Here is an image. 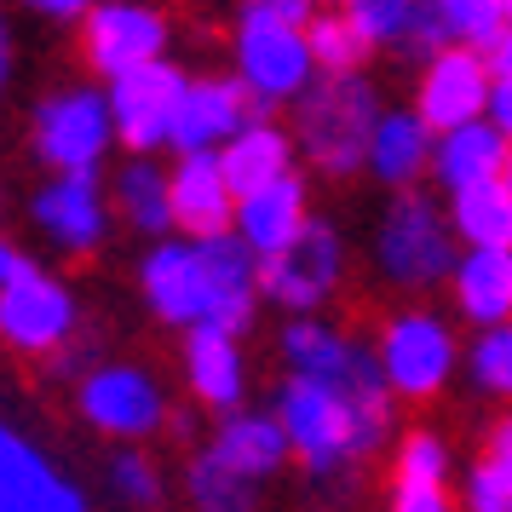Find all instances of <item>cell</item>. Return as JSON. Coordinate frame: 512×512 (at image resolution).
Masks as SVG:
<instances>
[{
	"label": "cell",
	"instance_id": "1",
	"mask_svg": "<svg viewBox=\"0 0 512 512\" xmlns=\"http://www.w3.org/2000/svg\"><path fill=\"white\" fill-rule=\"evenodd\" d=\"M277 420H282V432H288V449L311 472H334V466H346V461H363L374 443L386 438L392 409L351 403L346 392H334L323 380L294 374L277 392Z\"/></svg>",
	"mask_w": 512,
	"mask_h": 512
},
{
	"label": "cell",
	"instance_id": "2",
	"mask_svg": "<svg viewBox=\"0 0 512 512\" xmlns=\"http://www.w3.org/2000/svg\"><path fill=\"white\" fill-rule=\"evenodd\" d=\"M294 127H300L305 156L323 167L328 179H346L369 162L374 127H380V98L363 75H323L300 93Z\"/></svg>",
	"mask_w": 512,
	"mask_h": 512
},
{
	"label": "cell",
	"instance_id": "3",
	"mask_svg": "<svg viewBox=\"0 0 512 512\" xmlns=\"http://www.w3.org/2000/svg\"><path fill=\"white\" fill-rule=\"evenodd\" d=\"M374 259L392 288H438L443 277H455V242H449L443 208L420 190H403L380 219Z\"/></svg>",
	"mask_w": 512,
	"mask_h": 512
},
{
	"label": "cell",
	"instance_id": "4",
	"mask_svg": "<svg viewBox=\"0 0 512 512\" xmlns=\"http://www.w3.org/2000/svg\"><path fill=\"white\" fill-rule=\"evenodd\" d=\"M282 357L288 369L305 374V380H323L334 392H346L351 403H374V409H392V386L380 374V357L363 346H351L340 328L328 323H288L282 328Z\"/></svg>",
	"mask_w": 512,
	"mask_h": 512
},
{
	"label": "cell",
	"instance_id": "5",
	"mask_svg": "<svg viewBox=\"0 0 512 512\" xmlns=\"http://www.w3.org/2000/svg\"><path fill=\"white\" fill-rule=\"evenodd\" d=\"M380 374L397 397H438L455 374V334L432 311H397L380 328Z\"/></svg>",
	"mask_w": 512,
	"mask_h": 512
},
{
	"label": "cell",
	"instance_id": "6",
	"mask_svg": "<svg viewBox=\"0 0 512 512\" xmlns=\"http://www.w3.org/2000/svg\"><path fill=\"white\" fill-rule=\"evenodd\" d=\"M236 58H242V87L271 110L277 98H300L311 87V47H305V29L277 24V18H259L242 12L236 29Z\"/></svg>",
	"mask_w": 512,
	"mask_h": 512
},
{
	"label": "cell",
	"instance_id": "7",
	"mask_svg": "<svg viewBox=\"0 0 512 512\" xmlns=\"http://www.w3.org/2000/svg\"><path fill=\"white\" fill-rule=\"evenodd\" d=\"M167 41V18L156 6H133V0H104L81 18V64L98 75L121 81L127 70L156 64V52Z\"/></svg>",
	"mask_w": 512,
	"mask_h": 512
},
{
	"label": "cell",
	"instance_id": "8",
	"mask_svg": "<svg viewBox=\"0 0 512 512\" xmlns=\"http://www.w3.org/2000/svg\"><path fill=\"white\" fill-rule=\"evenodd\" d=\"M489 93H495V75H489L484 52L449 47L420 70L415 116L443 139V133H461V127H472V121H484L489 116Z\"/></svg>",
	"mask_w": 512,
	"mask_h": 512
},
{
	"label": "cell",
	"instance_id": "9",
	"mask_svg": "<svg viewBox=\"0 0 512 512\" xmlns=\"http://www.w3.org/2000/svg\"><path fill=\"white\" fill-rule=\"evenodd\" d=\"M340 271H346V254H340L334 225L311 219L282 254L259 259V288L277 305H288V311H311V305H323L340 288Z\"/></svg>",
	"mask_w": 512,
	"mask_h": 512
},
{
	"label": "cell",
	"instance_id": "10",
	"mask_svg": "<svg viewBox=\"0 0 512 512\" xmlns=\"http://www.w3.org/2000/svg\"><path fill=\"white\" fill-rule=\"evenodd\" d=\"M185 75L173 64H144V70H127L110 87V121L116 133L127 139V150H156L162 139H173V116L185 104Z\"/></svg>",
	"mask_w": 512,
	"mask_h": 512
},
{
	"label": "cell",
	"instance_id": "11",
	"mask_svg": "<svg viewBox=\"0 0 512 512\" xmlns=\"http://www.w3.org/2000/svg\"><path fill=\"white\" fill-rule=\"evenodd\" d=\"M70 323H75L70 294L24 259V271L0 288V340L18 351H58L70 340Z\"/></svg>",
	"mask_w": 512,
	"mask_h": 512
},
{
	"label": "cell",
	"instance_id": "12",
	"mask_svg": "<svg viewBox=\"0 0 512 512\" xmlns=\"http://www.w3.org/2000/svg\"><path fill=\"white\" fill-rule=\"evenodd\" d=\"M110 144V110L93 93H64L35 110V150L58 173H93Z\"/></svg>",
	"mask_w": 512,
	"mask_h": 512
},
{
	"label": "cell",
	"instance_id": "13",
	"mask_svg": "<svg viewBox=\"0 0 512 512\" xmlns=\"http://www.w3.org/2000/svg\"><path fill=\"white\" fill-rule=\"evenodd\" d=\"M248 121H265V104H259L242 81H190L185 104L173 116V150L185 156H208L213 144H231Z\"/></svg>",
	"mask_w": 512,
	"mask_h": 512
},
{
	"label": "cell",
	"instance_id": "14",
	"mask_svg": "<svg viewBox=\"0 0 512 512\" xmlns=\"http://www.w3.org/2000/svg\"><path fill=\"white\" fill-rule=\"evenodd\" d=\"M144 294L156 305L162 323L179 328H202L213 311V271L202 242H162L156 254L144 259Z\"/></svg>",
	"mask_w": 512,
	"mask_h": 512
},
{
	"label": "cell",
	"instance_id": "15",
	"mask_svg": "<svg viewBox=\"0 0 512 512\" xmlns=\"http://www.w3.org/2000/svg\"><path fill=\"white\" fill-rule=\"evenodd\" d=\"M167 202H173V225H179L190 242L231 236L236 196H231V185H225L219 156H185V162L167 173Z\"/></svg>",
	"mask_w": 512,
	"mask_h": 512
},
{
	"label": "cell",
	"instance_id": "16",
	"mask_svg": "<svg viewBox=\"0 0 512 512\" xmlns=\"http://www.w3.org/2000/svg\"><path fill=\"white\" fill-rule=\"evenodd\" d=\"M346 24L369 47H403L426 64L449 52V35H443L432 0H346Z\"/></svg>",
	"mask_w": 512,
	"mask_h": 512
},
{
	"label": "cell",
	"instance_id": "17",
	"mask_svg": "<svg viewBox=\"0 0 512 512\" xmlns=\"http://www.w3.org/2000/svg\"><path fill=\"white\" fill-rule=\"evenodd\" d=\"M81 409H87L93 426L116 432V438H144V432L162 426V392H156V380L139 374V369H98V374H87V386H81Z\"/></svg>",
	"mask_w": 512,
	"mask_h": 512
},
{
	"label": "cell",
	"instance_id": "18",
	"mask_svg": "<svg viewBox=\"0 0 512 512\" xmlns=\"http://www.w3.org/2000/svg\"><path fill=\"white\" fill-rule=\"evenodd\" d=\"M0 512H87V501L12 426H0Z\"/></svg>",
	"mask_w": 512,
	"mask_h": 512
},
{
	"label": "cell",
	"instance_id": "19",
	"mask_svg": "<svg viewBox=\"0 0 512 512\" xmlns=\"http://www.w3.org/2000/svg\"><path fill=\"white\" fill-rule=\"evenodd\" d=\"M507 150H512V139L495 121H472V127L443 133V139L432 144V173H438V185L449 190V196H461V190L507 179Z\"/></svg>",
	"mask_w": 512,
	"mask_h": 512
},
{
	"label": "cell",
	"instance_id": "20",
	"mask_svg": "<svg viewBox=\"0 0 512 512\" xmlns=\"http://www.w3.org/2000/svg\"><path fill=\"white\" fill-rule=\"evenodd\" d=\"M288 162H294V144H288V133L271 127V121H248V127L219 150V167H225V185H231L236 202H248L259 190L282 185V179L294 173Z\"/></svg>",
	"mask_w": 512,
	"mask_h": 512
},
{
	"label": "cell",
	"instance_id": "21",
	"mask_svg": "<svg viewBox=\"0 0 512 512\" xmlns=\"http://www.w3.org/2000/svg\"><path fill=\"white\" fill-rule=\"evenodd\" d=\"M236 219H242V242L254 248V259L282 254V248L311 225V219H305V185L288 173L282 185L259 190V196H248V202H236Z\"/></svg>",
	"mask_w": 512,
	"mask_h": 512
},
{
	"label": "cell",
	"instance_id": "22",
	"mask_svg": "<svg viewBox=\"0 0 512 512\" xmlns=\"http://www.w3.org/2000/svg\"><path fill=\"white\" fill-rule=\"evenodd\" d=\"M455 305H461V317H472L478 328H501L512 323V254H484V248H472V254L455 259Z\"/></svg>",
	"mask_w": 512,
	"mask_h": 512
},
{
	"label": "cell",
	"instance_id": "23",
	"mask_svg": "<svg viewBox=\"0 0 512 512\" xmlns=\"http://www.w3.org/2000/svg\"><path fill=\"white\" fill-rule=\"evenodd\" d=\"M35 213H41V225H47L64 248H75V254L98 248V236H104V202H98L93 173H64V179L35 202Z\"/></svg>",
	"mask_w": 512,
	"mask_h": 512
},
{
	"label": "cell",
	"instance_id": "24",
	"mask_svg": "<svg viewBox=\"0 0 512 512\" xmlns=\"http://www.w3.org/2000/svg\"><path fill=\"white\" fill-rule=\"evenodd\" d=\"M369 167H374V179H386L397 190H415L420 167H432V127L415 110H386L380 127H374Z\"/></svg>",
	"mask_w": 512,
	"mask_h": 512
},
{
	"label": "cell",
	"instance_id": "25",
	"mask_svg": "<svg viewBox=\"0 0 512 512\" xmlns=\"http://www.w3.org/2000/svg\"><path fill=\"white\" fill-rule=\"evenodd\" d=\"M213 455L231 466L236 478H271L282 461H288V432H282L277 415H231L213 438Z\"/></svg>",
	"mask_w": 512,
	"mask_h": 512
},
{
	"label": "cell",
	"instance_id": "26",
	"mask_svg": "<svg viewBox=\"0 0 512 512\" xmlns=\"http://www.w3.org/2000/svg\"><path fill=\"white\" fill-rule=\"evenodd\" d=\"M185 374H190V392L202 397L208 409H236V403H242V351H236L231 334L190 328Z\"/></svg>",
	"mask_w": 512,
	"mask_h": 512
},
{
	"label": "cell",
	"instance_id": "27",
	"mask_svg": "<svg viewBox=\"0 0 512 512\" xmlns=\"http://www.w3.org/2000/svg\"><path fill=\"white\" fill-rule=\"evenodd\" d=\"M449 225H455L461 242L484 248V254H512V190H507V179L461 190L449 202Z\"/></svg>",
	"mask_w": 512,
	"mask_h": 512
},
{
	"label": "cell",
	"instance_id": "28",
	"mask_svg": "<svg viewBox=\"0 0 512 512\" xmlns=\"http://www.w3.org/2000/svg\"><path fill=\"white\" fill-rule=\"evenodd\" d=\"M116 196H121V213H127V225H139V231H167L173 225V202H167V173L156 162H127L116 179Z\"/></svg>",
	"mask_w": 512,
	"mask_h": 512
},
{
	"label": "cell",
	"instance_id": "29",
	"mask_svg": "<svg viewBox=\"0 0 512 512\" xmlns=\"http://www.w3.org/2000/svg\"><path fill=\"white\" fill-rule=\"evenodd\" d=\"M432 6H438V24H443V35H449V47L489 52L507 35L501 0H432Z\"/></svg>",
	"mask_w": 512,
	"mask_h": 512
},
{
	"label": "cell",
	"instance_id": "30",
	"mask_svg": "<svg viewBox=\"0 0 512 512\" xmlns=\"http://www.w3.org/2000/svg\"><path fill=\"white\" fill-rule=\"evenodd\" d=\"M190 501H196V512H254V484L236 478L213 449H202L190 461Z\"/></svg>",
	"mask_w": 512,
	"mask_h": 512
},
{
	"label": "cell",
	"instance_id": "31",
	"mask_svg": "<svg viewBox=\"0 0 512 512\" xmlns=\"http://www.w3.org/2000/svg\"><path fill=\"white\" fill-rule=\"evenodd\" d=\"M305 47H311V64L323 75H357V64L369 58V41L346 24V12L340 18H311L305 24Z\"/></svg>",
	"mask_w": 512,
	"mask_h": 512
},
{
	"label": "cell",
	"instance_id": "32",
	"mask_svg": "<svg viewBox=\"0 0 512 512\" xmlns=\"http://www.w3.org/2000/svg\"><path fill=\"white\" fill-rule=\"evenodd\" d=\"M466 369H472V386H478V392L512 397V323L484 328V334L472 340V357H466Z\"/></svg>",
	"mask_w": 512,
	"mask_h": 512
},
{
	"label": "cell",
	"instance_id": "33",
	"mask_svg": "<svg viewBox=\"0 0 512 512\" xmlns=\"http://www.w3.org/2000/svg\"><path fill=\"white\" fill-rule=\"evenodd\" d=\"M449 478V449L432 432H409L397 449V484H443Z\"/></svg>",
	"mask_w": 512,
	"mask_h": 512
},
{
	"label": "cell",
	"instance_id": "34",
	"mask_svg": "<svg viewBox=\"0 0 512 512\" xmlns=\"http://www.w3.org/2000/svg\"><path fill=\"white\" fill-rule=\"evenodd\" d=\"M116 489L133 507H156L162 501V478H156V466L144 461V455H121L116 461Z\"/></svg>",
	"mask_w": 512,
	"mask_h": 512
},
{
	"label": "cell",
	"instance_id": "35",
	"mask_svg": "<svg viewBox=\"0 0 512 512\" xmlns=\"http://www.w3.org/2000/svg\"><path fill=\"white\" fill-rule=\"evenodd\" d=\"M466 507L472 512H512V489L489 472L484 461L472 466V478H466Z\"/></svg>",
	"mask_w": 512,
	"mask_h": 512
},
{
	"label": "cell",
	"instance_id": "36",
	"mask_svg": "<svg viewBox=\"0 0 512 512\" xmlns=\"http://www.w3.org/2000/svg\"><path fill=\"white\" fill-rule=\"evenodd\" d=\"M392 512H455V501H449L443 484H397Z\"/></svg>",
	"mask_w": 512,
	"mask_h": 512
},
{
	"label": "cell",
	"instance_id": "37",
	"mask_svg": "<svg viewBox=\"0 0 512 512\" xmlns=\"http://www.w3.org/2000/svg\"><path fill=\"white\" fill-rule=\"evenodd\" d=\"M484 466L512 489V415L495 420V432H489V449H484Z\"/></svg>",
	"mask_w": 512,
	"mask_h": 512
},
{
	"label": "cell",
	"instance_id": "38",
	"mask_svg": "<svg viewBox=\"0 0 512 512\" xmlns=\"http://www.w3.org/2000/svg\"><path fill=\"white\" fill-rule=\"evenodd\" d=\"M489 116H495V127L512 139V81H495V93H489Z\"/></svg>",
	"mask_w": 512,
	"mask_h": 512
},
{
	"label": "cell",
	"instance_id": "39",
	"mask_svg": "<svg viewBox=\"0 0 512 512\" xmlns=\"http://www.w3.org/2000/svg\"><path fill=\"white\" fill-rule=\"evenodd\" d=\"M484 58H489V75H495V81H512V24H507V35H501Z\"/></svg>",
	"mask_w": 512,
	"mask_h": 512
},
{
	"label": "cell",
	"instance_id": "40",
	"mask_svg": "<svg viewBox=\"0 0 512 512\" xmlns=\"http://www.w3.org/2000/svg\"><path fill=\"white\" fill-rule=\"evenodd\" d=\"M18 271H24V254H18V248H6V242H0V288H6V282L18 277Z\"/></svg>",
	"mask_w": 512,
	"mask_h": 512
},
{
	"label": "cell",
	"instance_id": "41",
	"mask_svg": "<svg viewBox=\"0 0 512 512\" xmlns=\"http://www.w3.org/2000/svg\"><path fill=\"white\" fill-rule=\"evenodd\" d=\"M41 12H58V18H70V12H87V0H35Z\"/></svg>",
	"mask_w": 512,
	"mask_h": 512
},
{
	"label": "cell",
	"instance_id": "42",
	"mask_svg": "<svg viewBox=\"0 0 512 512\" xmlns=\"http://www.w3.org/2000/svg\"><path fill=\"white\" fill-rule=\"evenodd\" d=\"M0 81H6V29H0Z\"/></svg>",
	"mask_w": 512,
	"mask_h": 512
},
{
	"label": "cell",
	"instance_id": "43",
	"mask_svg": "<svg viewBox=\"0 0 512 512\" xmlns=\"http://www.w3.org/2000/svg\"><path fill=\"white\" fill-rule=\"evenodd\" d=\"M507 190H512V150H507Z\"/></svg>",
	"mask_w": 512,
	"mask_h": 512
},
{
	"label": "cell",
	"instance_id": "44",
	"mask_svg": "<svg viewBox=\"0 0 512 512\" xmlns=\"http://www.w3.org/2000/svg\"><path fill=\"white\" fill-rule=\"evenodd\" d=\"M501 12H507V24H512V0H501Z\"/></svg>",
	"mask_w": 512,
	"mask_h": 512
},
{
	"label": "cell",
	"instance_id": "45",
	"mask_svg": "<svg viewBox=\"0 0 512 512\" xmlns=\"http://www.w3.org/2000/svg\"><path fill=\"white\" fill-rule=\"evenodd\" d=\"M305 6H317V0H305Z\"/></svg>",
	"mask_w": 512,
	"mask_h": 512
}]
</instances>
